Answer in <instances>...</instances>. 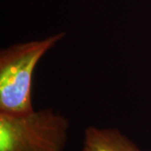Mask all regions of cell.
<instances>
[{
	"label": "cell",
	"mask_w": 151,
	"mask_h": 151,
	"mask_svg": "<svg viewBox=\"0 0 151 151\" xmlns=\"http://www.w3.org/2000/svg\"><path fill=\"white\" fill-rule=\"evenodd\" d=\"M65 36L60 32L12 45L0 52V113L26 115L35 111L32 103L34 71L45 55Z\"/></svg>",
	"instance_id": "obj_1"
},
{
	"label": "cell",
	"mask_w": 151,
	"mask_h": 151,
	"mask_svg": "<svg viewBox=\"0 0 151 151\" xmlns=\"http://www.w3.org/2000/svg\"><path fill=\"white\" fill-rule=\"evenodd\" d=\"M70 123L52 108L13 116L0 113V151H65Z\"/></svg>",
	"instance_id": "obj_2"
},
{
	"label": "cell",
	"mask_w": 151,
	"mask_h": 151,
	"mask_svg": "<svg viewBox=\"0 0 151 151\" xmlns=\"http://www.w3.org/2000/svg\"><path fill=\"white\" fill-rule=\"evenodd\" d=\"M81 151H142L118 129L87 127Z\"/></svg>",
	"instance_id": "obj_3"
}]
</instances>
